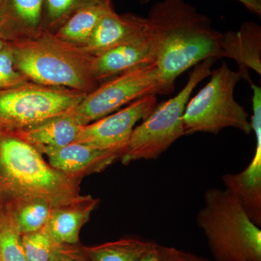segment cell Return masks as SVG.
<instances>
[{
    "label": "cell",
    "instance_id": "17",
    "mask_svg": "<svg viewBox=\"0 0 261 261\" xmlns=\"http://www.w3.org/2000/svg\"><path fill=\"white\" fill-rule=\"evenodd\" d=\"M83 126L73 110L38 126L17 130L15 136L37 149L62 147L74 142Z\"/></svg>",
    "mask_w": 261,
    "mask_h": 261
},
{
    "label": "cell",
    "instance_id": "27",
    "mask_svg": "<svg viewBox=\"0 0 261 261\" xmlns=\"http://www.w3.org/2000/svg\"><path fill=\"white\" fill-rule=\"evenodd\" d=\"M171 261H209L191 252L183 251L173 247Z\"/></svg>",
    "mask_w": 261,
    "mask_h": 261
},
{
    "label": "cell",
    "instance_id": "25",
    "mask_svg": "<svg viewBox=\"0 0 261 261\" xmlns=\"http://www.w3.org/2000/svg\"><path fill=\"white\" fill-rule=\"evenodd\" d=\"M85 252V251H84ZM49 261H90L87 254L83 255L80 249L70 245L55 243Z\"/></svg>",
    "mask_w": 261,
    "mask_h": 261
},
{
    "label": "cell",
    "instance_id": "28",
    "mask_svg": "<svg viewBox=\"0 0 261 261\" xmlns=\"http://www.w3.org/2000/svg\"><path fill=\"white\" fill-rule=\"evenodd\" d=\"M151 1L152 0H140L142 4H147ZM238 1L242 3L249 11L254 14L259 16L261 15V0H238Z\"/></svg>",
    "mask_w": 261,
    "mask_h": 261
},
{
    "label": "cell",
    "instance_id": "18",
    "mask_svg": "<svg viewBox=\"0 0 261 261\" xmlns=\"http://www.w3.org/2000/svg\"><path fill=\"white\" fill-rule=\"evenodd\" d=\"M112 9L114 8L111 0L87 5L70 15L54 34L65 42L84 47L103 15Z\"/></svg>",
    "mask_w": 261,
    "mask_h": 261
},
{
    "label": "cell",
    "instance_id": "19",
    "mask_svg": "<svg viewBox=\"0 0 261 261\" xmlns=\"http://www.w3.org/2000/svg\"><path fill=\"white\" fill-rule=\"evenodd\" d=\"M153 243L141 239L125 238L84 247V251L90 261H137Z\"/></svg>",
    "mask_w": 261,
    "mask_h": 261
},
{
    "label": "cell",
    "instance_id": "15",
    "mask_svg": "<svg viewBox=\"0 0 261 261\" xmlns=\"http://www.w3.org/2000/svg\"><path fill=\"white\" fill-rule=\"evenodd\" d=\"M221 48L224 58L236 61L240 74L252 84L248 69L261 74V29L255 22H246L238 32L223 33Z\"/></svg>",
    "mask_w": 261,
    "mask_h": 261
},
{
    "label": "cell",
    "instance_id": "2",
    "mask_svg": "<svg viewBox=\"0 0 261 261\" xmlns=\"http://www.w3.org/2000/svg\"><path fill=\"white\" fill-rule=\"evenodd\" d=\"M8 43L15 68L29 82L87 94L99 86L92 70L93 56L83 46L65 42L51 31L44 29Z\"/></svg>",
    "mask_w": 261,
    "mask_h": 261
},
{
    "label": "cell",
    "instance_id": "22",
    "mask_svg": "<svg viewBox=\"0 0 261 261\" xmlns=\"http://www.w3.org/2000/svg\"><path fill=\"white\" fill-rule=\"evenodd\" d=\"M109 0H44V29H58L76 10Z\"/></svg>",
    "mask_w": 261,
    "mask_h": 261
},
{
    "label": "cell",
    "instance_id": "8",
    "mask_svg": "<svg viewBox=\"0 0 261 261\" xmlns=\"http://www.w3.org/2000/svg\"><path fill=\"white\" fill-rule=\"evenodd\" d=\"M161 94L155 64L140 67L102 82L73 109L83 126L116 112L140 98Z\"/></svg>",
    "mask_w": 261,
    "mask_h": 261
},
{
    "label": "cell",
    "instance_id": "21",
    "mask_svg": "<svg viewBox=\"0 0 261 261\" xmlns=\"http://www.w3.org/2000/svg\"><path fill=\"white\" fill-rule=\"evenodd\" d=\"M0 261H27L13 214L0 221Z\"/></svg>",
    "mask_w": 261,
    "mask_h": 261
},
{
    "label": "cell",
    "instance_id": "11",
    "mask_svg": "<svg viewBox=\"0 0 261 261\" xmlns=\"http://www.w3.org/2000/svg\"><path fill=\"white\" fill-rule=\"evenodd\" d=\"M47 156L49 164L61 172L82 178L84 175L100 172L124 154L121 150H101L72 142L62 147L38 149Z\"/></svg>",
    "mask_w": 261,
    "mask_h": 261
},
{
    "label": "cell",
    "instance_id": "16",
    "mask_svg": "<svg viewBox=\"0 0 261 261\" xmlns=\"http://www.w3.org/2000/svg\"><path fill=\"white\" fill-rule=\"evenodd\" d=\"M97 204L98 200L86 196L80 202L53 209L46 225L53 241L58 245L78 243L81 228Z\"/></svg>",
    "mask_w": 261,
    "mask_h": 261
},
{
    "label": "cell",
    "instance_id": "1",
    "mask_svg": "<svg viewBox=\"0 0 261 261\" xmlns=\"http://www.w3.org/2000/svg\"><path fill=\"white\" fill-rule=\"evenodd\" d=\"M153 42L161 94L173 92L182 73L207 58H224L223 33L186 0H161L146 17Z\"/></svg>",
    "mask_w": 261,
    "mask_h": 261
},
{
    "label": "cell",
    "instance_id": "20",
    "mask_svg": "<svg viewBox=\"0 0 261 261\" xmlns=\"http://www.w3.org/2000/svg\"><path fill=\"white\" fill-rule=\"evenodd\" d=\"M54 207L41 200L18 202L13 213L15 223L21 234L35 232L47 225Z\"/></svg>",
    "mask_w": 261,
    "mask_h": 261
},
{
    "label": "cell",
    "instance_id": "14",
    "mask_svg": "<svg viewBox=\"0 0 261 261\" xmlns=\"http://www.w3.org/2000/svg\"><path fill=\"white\" fill-rule=\"evenodd\" d=\"M44 0H0V39L14 42L44 29Z\"/></svg>",
    "mask_w": 261,
    "mask_h": 261
},
{
    "label": "cell",
    "instance_id": "12",
    "mask_svg": "<svg viewBox=\"0 0 261 261\" xmlns=\"http://www.w3.org/2000/svg\"><path fill=\"white\" fill-rule=\"evenodd\" d=\"M152 64H155V54L153 42L147 34L145 37L94 55L92 70L100 84L124 72Z\"/></svg>",
    "mask_w": 261,
    "mask_h": 261
},
{
    "label": "cell",
    "instance_id": "13",
    "mask_svg": "<svg viewBox=\"0 0 261 261\" xmlns=\"http://www.w3.org/2000/svg\"><path fill=\"white\" fill-rule=\"evenodd\" d=\"M148 34L146 17L109 10L99 20L84 48L92 56L121 44L145 37Z\"/></svg>",
    "mask_w": 261,
    "mask_h": 261
},
{
    "label": "cell",
    "instance_id": "4",
    "mask_svg": "<svg viewBox=\"0 0 261 261\" xmlns=\"http://www.w3.org/2000/svg\"><path fill=\"white\" fill-rule=\"evenodd\" d=\"M196 220L216 261H261L260 227L226 188L205 192Z\"/></svg>",
    "mask_w": 261,
    "mask_h": 261
},
{
    "label": "cell",
    "instance_id": "3",
    "mask_svg": "<svg viewBox=\"0 0 261 261\" xmlns=\"http://www.w3.org/2000/svg\"><path fill=\"white\" fill-rule=\"evenodd\" d=\"M0 178L18 202L41 200L56 208L86 197L80 195V178L51 167L37 148L16 136L0 140Z\"/></svg>",
    "mask_w": 261,
    "mask_h": 261
},
{
    "label": "cell",
    "instance_id": "6",
    "mask_svg": "<svg viewBox=\"0 0 261 261\" xmlns=\"http://www.w3.org/2000/svg\"><path fill=\"white\" fill-rule=\"evenodd\" d=\"M210 82L189 100L183 115L185 135L197 132L218 135L234 128L245 135L252 132L249 113L234 98V89L243 79L223 63L212 70Z\"/></svg>",
    "mask_w": 261,
    "mask_h": 261
},
{
    "label": "cell",
    "instance_id": "9",
    "mask_svg": "<svg viewBox=\"0 0 261 261\" xmlns=\"http://www.w3.org/2000/svg\"><path fill=\"white\" fill-rule=\"evenodd\" d=\"M157 94H149L122 109L82 127L74 142L101 150L125 151L137 122L157 106Z\"/></svg>",
    "mask_w": 261,
    "mask_h": 261
},
{
    "label": "cell",
    "instance_id": "24",
    "mask_svg": "<svg viewBox=\"0 0 261 261\" xmlns=\"http://www.w3.org/2000/svg\"><path fill=\"white\" fill-rule=\"evenodd\" d=\"M29 82L15 66L13 49L9 43L0 50V90L13 88Z\"/></svg>",
    "mask_w": 261,
    "mask_h": 261
},
{
    "label": "cell",
    "instance_id": "7",
    "mask_svg": "<svg viewBox=\"0 0 261 261\" xmlns=\"http://www.w3.org/2000/svg\"><path fill=\"white\" fill-rule=\"evenodd\" d=\"M87 93L27 82L0 90V124L17 130L38 126L73 111Z\"/></svg>",
    "mask_w": 261,
    "mask_h": 261
},
{
    "label": "cell",
    "instance_id": "5",
    "mask_svg": "<svg viewBox=\"0 0 261 261\" xmlns=\"http://www.w3.org/2000/svg\"><path fill=\"white\" fill-rule=\"evenodd\" d=\"M218 59L207 58L192 70L184 88L175 97L157 105L130 135L121 162L126 165L136 161L158 159L185 135L183 115L194 89L211 74V68Z\"/></svg>",
    "mask_w": 261,
    "mask_h": 261
},
{
    "label": "cell",
    "instance_id": "26",
    "mask_svg": "<svg viewBox=\"0 0 261 261\" xmlns=\"http://www.w3.org/2000/svg\"><path fill=\"white\" fill-rule=\"evenodd\" d=\"M173 247L153 243L152 247L137 261H171Z\"/></svg>",
    "mask_w": 261,
    "mask_h": 261
},
{
    "label": "cell",
    "instance_id": "29",
    "mask_svg": "<svg viewBox=\"0 0 261 261\" xmlns=\"http://www.w3.org/2000/svg\"><path fill=\"white\" fill-rule=\"evenodd\" d=\"M6 42H5V41L3 40V39H0V50L3 49V47H4L5 45H6Z\"/></svg>",
    "mask_w": 261,
    "mask_h": 261
},
{
    "label": "cell",
    "instance_id": "23",
    "mask_svg": "<svg viewBox=\"0 0 261 261\" xmlns=\"http://www.w3.org/2000/svg\"><path fill=\"white\" fill-rule=\"evenodd\" d=\"M22 243L27 261H49L55 245L46 226L35 232L22 234Z\"/></svg>",
    "mask_w": 261,
    "mask_h": 261
},
{
    "label": "cell",
    "instance_id": "10",
    "mask_svg": "<svg viewBox=\"0 0 261 261\" xmlns=\"http://www.w3.org/2000/svg\"><path fill=\"white\" fill-rule=\"evenodd\" d=\"M252 111L250 120L256 137V147L251 162L243 171L222 176L225 188L238 197L250 219L261 226V88L251 84Z\"/></svg>",
    "mask_w": 261,
    "mask_h": 261
}]
</instances>
